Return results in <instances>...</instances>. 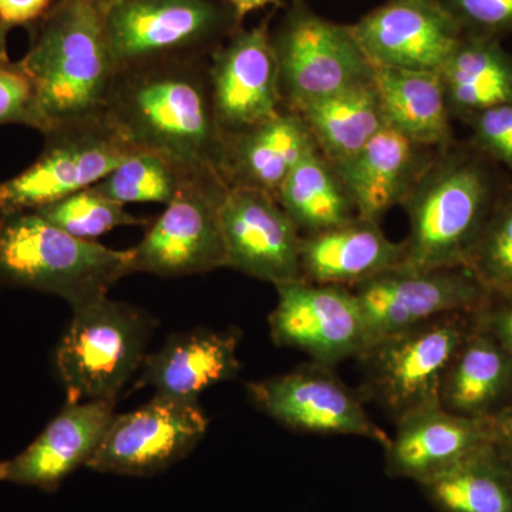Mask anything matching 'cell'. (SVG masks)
I'll return each mask as SVG.
<instances>
[{
  "label": "cell",
  "mask_w": 512,
  "mask_h": 512,
  "mask_svg": "<svg viewBox=\"0 0 512 512\" xmlns=\"http://www.w3.org/2000/svg\"><path fill=\"white\" fill-rule=\"evenodd\" d=\"M439 73L451 117L512 103V59L487 37L464 36Z\"/></svg>",
  "instance_id": "484cf974"
},
{
  "label": "cell",
  "mask_w": 512,
  "mask_h": 512,
  "mask_svg": "<svg viewBox=\"0 0 512 512\" xmlns=\"http://www.w3.org/2000/svg\"><path fill=\"white\" fill-rule=\"evenodd\" d=\"M238 345L237 329L174 333L163 348L146 356L134 389L153 387L161 396L198 402L205 390L238 375Z\"/></svg>",
  "instance_id": "44dd1931"
},
{
  "label": "cell",
  "mask_w": 512,
  "mask_h": 512,
  "mask_svg": "<svg viewBox=\"0 0 512 512\" xmlns=\"http://www.w3.org/2000/svg\"><path fill=\"white\" fill-rule=\"evenodd\" d=\"M242 28L225 0H120L107 10L117 72L141 64L210 60Z\"/></svg>",
  "instance_id": "52a82bcc"
},
{
  "label": "cell",
  "mask_w": 512,
  "mask_h": 512,
  "mask_svg": "<svg viewBox=\"0 0 512 512\" xmlns=\"http://www.w3.org/2000/svg\"><path fill=\"white\" fill-rule=\"evenodd\" d=\"M42 153L0 183V212L35 211L99 183L136 148L106 113L49 128Z\"/></svg>",
  "instance_id": "9c48e42d"
},
{
  "label": "cell",
  "mask_w": 512,
  "mask_h": 512,
  "mask_svg": "<svg viewBox=\"0 0 512 512\" xmlns=\"http://www.w3.org/2000/svg\"><path fill=\"white\" fill-rule=\"evenodd\" d=\"M29 32L19 63L35 92L36 130L104 113L117 74L107 9L97 0H55Z\"/></svg>",
  "instance_id": "7a4b0ae2"
},
{
  "label": "cell",
  "mask_w": 512,
  "mask_h": 512,
  "mask_svg": "<svg viewBox=\"0 0 512 512\" xmlns=\"http://www.w3.org/2000/svg\"><path fill=\"white\" fill-rule=\"evenodd\" d=\"M437 512H512V471L487 446L419 484Z\"/></svg>",
  "instance_id": "f1b7e54d"
},
{
  "label": "cell",
  "mask_w": 512,
  "mask_h": 512,
  "mask_svg": "<svg viewBox=\"0 0 512 512\" xmlns=\"http://www.w3.org/2000/svg\"><path fill=\"white\" fill-rule=\"evenodd\" d=\"M404 241L393 242L379 222L357 217L319 234L305 235L301 242L303 279L313 284H357L402 266Z\"/></svg>",
  "instance_id": "603a6c76"
},
{
  "label": "cell",
  "mask_w": 512,
  "mask_h": 512,
  "mask_svg": "<svg viewBox=\"0 0 512 512\" xmlns=\"http://www.w3.org/2000/svg\"><path fill=\"white\" fill-rule=\"evenodd\" d=\"M12 62L8 55V36L0 30V67Z\"/></svg>",
  "instance_id": "ab89813d"
},
{
  "label": "cell",
  "mask_w": 512,
  "mask_h": 512,
  "mask_svg": "<svg viewBox=\"0 0 512 512\" xmlns=\"http://www.w3.org/2000/svg\"><path fill=\"white\" fill-rule=\"evenodd\" d=\"M512 399V355L476 325L448 366L440 403L448 412L491 420Z\"/></svg>",
  "instance_id": "cb8c5ba5"
},
{
  "label": "cell",
  "mask_w": 512,
  "mask_h": 512,
  "mask_svg": "<svg viewBox=\"0 0 512 512\" xmlns=\"http://www.w3.org/2000/svg\"><path fill=\"white\" fill-rule=\"evenodd\" d=\"M468 36L491 39L512 30V0H441Z\"/></svg>",
  "instance_id": "836d02e7"
},
{
  "label": "cell",
  "mask_w": 512,
  "mask_h": 512,
  "mask_svg": "<svg viewBox=\"0 0 512 512\" xmlns=\"http://www.w3.org/2000/svg\"><path fill=\"white\" fill-rule=\"evenodd\" d=\"M195 175L200 174L185 170L163 154L136 151L92 188L124 207L147 202L168 205Z\"/></svg>",
  "instance_id": "f546056e"
},
{
  "label": "cell",
  "mask_w": 512,
  "mask_h": 512,
  "mask_svg": "<svg viewBox=\"0 0 512 512\" xmlns=\"http://www.w3.org/2000/svg\"><path fill=\"white\" fill-rule=\"evenodd\" d=\"M476 318L512 355V289H490Z\"/></svg>",
  "instance_id": "d590c367"
},
{
  "label": "cell",
  "mask_w": 512,
  "mask_h": 512,
  "mask_svg": "<svg viewBox=\"0 0 512 512\" xmlns=\"http://www.w3.org/2000/svg\"><path fill=\"white\" fill-rule=\"evenodd\" d=\"M247 390L256 409L286 429L389 444V434L367 414L362 394L350 389L330 366L306 363L285 375L248 383Z\"/></svg>",
  "instance_id": "8fae6325"
},
{
  "label": "cell",
  "mask_w": 512,
  "mask_h": 512,
  "mask_svg": "<svg viewBox=\"0 0 512 512\" xmlns=\"http://www.w3.org/2000/svg\"><path fill=\"white\" fill-rule=\"evenodd\" d=\"M154 320L109 296L73 309L56 352V369L67 402H116L146 359Z\"/></svg>",
  "instance_id": "5b68a950"
},
{
  "label": "cell",
  "mask_w": 512,
  "mask_h": 512,
  "mask_svg": "<svg viewBox=\"0 0 512 512\" xmlns=\"http://www.w3.org/2000/svg\"><path fill=\"white\" fill-rule=\"evenodd\" d=\"M350 289L365 319L369 343L437 316L477 311L490 291L468 266L403 265Z\"/></svg>",
  "instance_id": "4fadbf2b"
},
{
  "label": "cell",
  "mask_w": 512,
  "mask_h": 512,
  "mask_svg": "<svg viewBox=\"0 0 512 512\" xmlns=\"http://www.w3.org/2000/svg\"><path fill=\"white\" fill-rule=\"evenodd\" d=\"M208 63L173 60L119 70L104 113L137 151L221 177L224 137L212 107Z\"/></svg>",
  "instance_id": "6da1fadb"
},
{
  "label": "cell",
  "mask_w": 512,
  "mask_h": 512,
  "mask_svg": "<svg viewBox=\"0 0 512 512\" xmlns=\"http://www.w3.org/2000/svg\"><path fill=\"white\" fill-rule=\"evenodd\" d=\"M468 268L488 289H512V195L495 202Z\"/></svg>",
  "instance_id": "1f68e13d"
},
{
  "label": "cell",
  "mask_w": 512,
  "mask_h": 512,
  "mask_svg": "<svg viewBox=\"0 0 512 512\" xmlns=\"http://www.w3.org/2000/svg\"><path fill=\"white\" fill-rule=\"evenodd\" d=\"M8 476V461H0V481H6Z\"/></svg>",
  "instance_id": "60d3db41"
},
{
  "label": "cell",
  "mask_w": 512,
  "mask_h": 512,
  "mask_svg": "<svg viewBox=\"0 0 512 512\" xmlns=\"http://www.w3.org/2000/svg\"><path fill=\"white\" fill-rule=\"evenodd\" d=\"M37 128L35 92L19 62L0 67V126Z\"/></svg>",
  "instance_id": "d6a6232c"
},
{
  "label": "cell",
  "mask_w": 512,
  "mask_h": 512,
  "mask_svg": "<svg viewBox=\"0 0 512 512\" xmlns=\"http://www.w3.org/2000/svg\"><path fill=\"white\" fill-rule=\"evenodd\" d=\"M490 421L491 441L495 456L512 471V399Z\"/></svg>",
  "instance_id": "74e56055"
},
{
  "label": "cell",
  "mask_w": 512,
  "mask_h": 512,
  "mask_svg": "<svg viewBox=\"0 0 512 512\" xmlns=\"http://www.w3.org/2000/svg\"><path fill=\"white\" fill-rule=\"evenodd\" d=\"M114 404L67 402L43 433L8 461L6 481L55 493L77 468L89 466L113 420Z\"/></svg>",
  "instance_id": "d6986e66"
},
{
  "label": "cell",
  "mask_w": 512,
  "mask_h": 512,
  "mask_svg": "<svg viewBox=\"0 0 512 512\" xmlns=\"http://www.w3.org/2000/svg\"><path fill=\"white\" fill-rule=\"evenodd\" d=\"M271 36L284 110L296 111L375 80V64L352 25L322 18L306 0L289 2Z\"/></svg>",
  "instance_id": "ba28073f"
},
{
  "label": "cell",
  "mask_w": 512,
  "mask_h": 512,
  "mask_svg": "<svg viewBox=\"0 0 512 512\" xmlns=\"http://www.w3.org/2000/svg\"><path fill=\"white\" fill-rule=\"evenodd\" d=\"M375 84L386 126L431 148L456 141L439 72L376 67Z\"/></svg>",
  "instance_id": "d4e9b609"
},
{
  "label": "cell",
  "mask_w": 512,
  "mask_h": 512,
  "mask_svg": "<svg viewBox=\"0 0 512 512\" xmlns=\"http://www.w3.org/2000/svg\"><path fill=\"white\" fill-rule=\"evenodd\" d=\"M375 67L439 72L466 33L441 0H386L352 25Z\"/></svg>",
  "instance_id": "e0dca14e"
},
{
  "label": "cell",
  "mask_w": 512,
  "mask_h": 512,
  "mask_svg": "<svg viewBox=\"0 0 512 512\" xmlns=\"http://www.w3.org/2000/svg\"><path fill=\"white\" fill-rule=\"evenodd\" d=\"M275 198L302 237L329 231L359 217L335 165L319 151L296 165Z\"/></svg>",
  "instance_id": "83f0119b"
},
{
  "label": "cell",
  "mask_w": 512,
  "mask_h": 512,
  "mask_svg": "<svg viewBox=\"0 0 512 512\" xmlns=\"http://www.w3.org/2000/svg\"><path fill=\"white\" fill-rule=\"evenodd\" d=\"M318 151L311 131L295 111L224 138L221 177L229 187L252 188L276 197L296 165Z\"/></svg>",
  "instance_id": "7402d4cb"
},
{
  "label": "cell",
  "mask_w": 512,
  "mask_h": 512,
  "mask_svg": "<svg viewBox=\"0 0 512 512\" xmlns=\"http://www.w3.org/2000/svg\"><path fill=\"white\" fill-rule=\"evenodd\" d=\"M474 325L476 311L448 313L372 340L356 357L362 397L375 400L394 420L440 403L448 366Z\"/></svg>",
  "instance_id": "8992f818"
},
{
  "label": "cell",
  "mask_w": 512,
  "mask_h": 512,
  "mask_svg": "<svg viewBox=\"0 0 512 512\" xmlns=\"http://www.w3.org/2000/svg\"><path fill=\"white\" fill-rule=\"evenodd\" d=\"M131 258V249L74 238L36 211L0 212V288L50 293L82 308L133 274Z\"/></svg>",
  "instance_id": "277c9868"
},
{
  "label": "cell",
  "mask_w": 512,
  "mask_h": 512,
  "mask_svg": "<svg viewBox=\"0 0 512 512\" xmlns=\"http://www.w3.org/2000/svg\"><path fill=\"white\" fill-rule=\"evenodd\" d=\"M490 421L448 412L441 403L403 414L384 447V471L421 484L490 446Z\"/></svg>",
  "instance_id": "ac0fdd59"
},
{
  "label": "cell",
  "mask_w": 512,
  "mask_h": 512,
  "mask_svg": "<svg viewBox=\"0 0 512 512\" xmlns=\"http://www.w3.org/2000/svg\"><path fill=\"white\" fill-rule=\"evenodd\" d=\"M235 13L244 20L249 13L266 8H278L282 6V0H225Z\"/></svg>",
  "instance_id": "f35d334b"
},
{
  "label": "cell",
  "mask_w": 512,
  "mask_h": 512,
  "mask_svg": "<svg viewBox=\"0 0 512 512\" xmlns=\"http://www.w3.org/2000/svg\"><path fill=\"white\" fill-rule=\"evenodd\" d=\"M45 220L74 238L96 241L113 229L148 224L119 202L103 197L92 187L84 188L35 210Z\"/></svg>",
  "instance_id": "4dcf8cb0"
},
{
  "label": "cell",
  "mask_w": 512,
  "mask_h": 512,
  "mask_svg": "<svg viewBox=\"0 0 512 512\" xmlns=\"http://www.w3.org/2000/svg\"><path fill=\"white\" fill-rule=\"evenodd\" d=\"M227 187L217 174L192 177L131 248L133 274L181 278L225 268L220 207Z\"/></svg>",
  "instance_id": "30bf717a"
},
{
  "label": "cell",
  "mask_w": 512,
  "mask_h": 512,
  "mask_svg": "<svg viewBox=\"0 0 512 512\" xmlns=\"http://www.w3.org/2000/svg\"><path fill=\"white\" fill-rule=\"evenodd\" d=\"M468 121L477 147L512 173V103L480 111Z\"/></svg>",
  "instance_id": "e575fe53"
},
{
  "label": "cell",
  "mask_w": 512,
  "mask_h": 512,
  "mask_svg": "<svg viewBox=\"0 0 512 512\" xmlns=\"http://www.w3.org/2000/svg\"><path fill=\"white\" fill-rule=\"evenodd\" d=\"M55 0H0V30L9 35L15 28L32 29Z\"/></svg>",
  "instance_id": "8d00e7d4"
},
{
  "label": "cell",
  "mask_w": 512,
  "mask_h": 512,
  "mask_svg": "<svg viewBox=\"0 0 512 512\" xmlns=\"http://www.w3.org/2000/svg\"><path fill=\"white\" fill-rule=\"evenodd\" d=\"M97 2L101 3L107 10L111 8V6L116 5L120 0H97Z\"/></svg>",
  "instance_id": "b9f144b4"
},
{
  "label": "cell",
  "mask_w": 512,
  "mask_h": 512,
  "mask_svg": "<svg viewBox=\"0 0 512 512\" xmlns=\"http://www.w3.org/2000/svg\"><path fill=\"white\" fill-rule=\"evenodd\" d=\"M220 218L225 268L274 286L302 281V234L274 195L228 185Z\"/></svg>",
  "instance_id": "2e32d148"
},
{
  "label": "cell",
  "mask_w": 512,
  "mask_h": 512,
  "mask_svg": "<svg viewBox=\"0 0 512 512\" xmlns=\"http://www.w3.org/2000/svg\"><path fill=\"white\" fill-rule=\"evenodd\" d=\"M495 202L491 175L456 141L440 148L402 207L409 220L403 266H468Z\"/></svg>",
  "instance_id": "3957f363"
},
{
  "label": "cell",
  "mask_w": 512,
  "mask_h": 512,
  "mask_svg": "<svg viewBox=\"0 0 512 512\" xmlns=\"http://www.w3.org/2000/svg\"><path fill=\"white\" fill-rule=\"evenodd\" d=\"M437 150L386 126L359 153L335 168L357 215L379 222L386 212L403 204Z\"/></svg>",
  "instance_id": "ffe728a7"
},
{
  "label": "cell",
  "mask_w": 512,
  "mask_h": 512,
  "mask_svg": "<svg viewBox=\"0 0 512 512\" xmlns=\"http://www.w3.org/2000/svg\"><path fill=\"white\" fill-rule=\"evenodd\" d=\"M275 288L278 303L269 330L276 346L301 350L312 362L333 367L369 345L359 302L348 286L302 279Z\"/></svg>",
  "instance_id": "5bb4252c"
},
{
  "label": "cell",
  "mask_w": 512,
  "mask_h": 512,
  "mask_svg": "<svg viewBox=\"0 0 512 512\" xmlns=\"http://www.w3.org/2000/svg\"><path fill=\"white\" fill-rule=\"evenodd\" d=\"M272 16L254 28H239L210 57L212 107L224 138L274 119L284 110Z\"/></svg>",
  "instance_id": "9a60e30c"
},
{
  "label": "cell",
  "mask_w": 512,
  "mask_h": 512,
  "mask_svg": "<svg viewBox=\"0 0 512 512\" xmlns=\"http://www.w3.org/2000/svg\"><path fill=\"white\" fill-rule=\"evenodd\" d=\"M207 429L198 402L156 394L133 412L114 414L87 467L119 476H156L187 457Z\"/></svg>",
  "instance_id": "7c38bea8"
},
{
  "label": "cell",
  "mask_w": 512,
  "mask_h": 512,
  "mask_svg": "<svg viewBox=\"0 0 512 512\" xmlns=\"http://www.w3.org/2000/svg\"><path fill=\"white\" fill-rule=\"evenodd\" d=\"M305 121L318 151L333 165L343 163L386 127L375 80L295 111Z\"/></svg>",
  "instance_id": "4316f807"
}]
</instances>
